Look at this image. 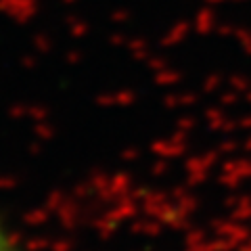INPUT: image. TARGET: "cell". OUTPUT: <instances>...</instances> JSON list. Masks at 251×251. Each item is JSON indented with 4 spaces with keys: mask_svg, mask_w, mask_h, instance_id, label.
I'll return each mask as SVG.
<instances>
[{
    "mask_svg": "<svg viewBox=\"0 0 251 251\" xmlns=\"http://www.w3.org/2000/svg\"><path fill=\"white\" fill-rule=\"evenodd\" d=\"M0 251H19L17 245H15L13 237L6 232V228L2 226V222H0Z\"/></svg>",
    "mask_w": 251,
    "mask_h": 251,
    "instance_id": "obj_1",
    "label": "cell"
}]
</instances>
